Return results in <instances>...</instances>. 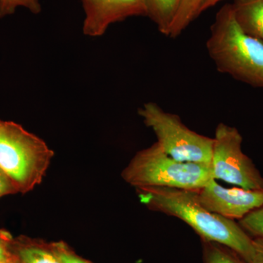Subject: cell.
Returning a JSON list of instances; mask_svg holds the SVG:
<instances>
[{
	"label": "cell",
	"mask_w": 263,
	"mask_h": 263,
	"mask_svg": "<svg viewBox=\"0 0 263 263\" xmlns=\"http://www.w3.org/2000/svg\"><path fill=\"white\" fill-rule=\"evenodd\" d=\"M19 7L27 8L33 13L41 11L39 0H0V18L13 14Z\"/></svg>",
	"instance_id": "9a60e30c"
},
{
	"label": "cell",
	"mask_w": 263,
	"mask_h": 263,
	"mask_svg": "<svg viewBox=\"0 0 263 263\" xmlns=\"http://www.w3.org/2000/svg\"><path fill=\"white\" fill-rule=\"evenodd\" d=\"M143 2L146 15L155 22L162 34L168 35L180 0H143Z\"/></svg>",
	"instance_id": "8fae6325"
},
{
	"label": "cell",
	"mask_w": 263,
	"mask_h": 263,
	"mask_svg": "<svg viewBox=\"0 0 263 263\" xmlns=\"http://www.w3.org/2000/svg\"><path fill=\"white\" fill-rule=\"evenodd\" d=\"M140 202L153 212L178 218L201 240L230 247L248 262L254 253V240L236 221L211 212L202 205L196 191L167 187L136 188Z\"/></svg>",
	"instance_id": "6da1fadb"
},
{
	"label": "cell",
	"mask_w": 263,
	"mask_h": 263,
	"mask_svg": "<svg viewBox=\"0 0 263 263\" xmlns=\"http://www.w3.org/2000/svg\"><path fill=\"white\" fill-rule=\"evenodd\" d=\"M221 1H223V0H205L203 4L202 5L201 9H200V13L209 9V8L214 7V5L218 4V3H220Z\"/></svg>",
	"instance_id": "ffe728a7"
},
{
	"label": "cell",
	"mask_w": 263,
	"mask_h": 263,
	"mask_svg": "<svg viewBox=\"0 0 263 263\" xmlns=\"http://www.w3.org/2000/svg\"><path fill=\"white\" fill-rule=\"evenodd\" d=\"M54 152L20 124L0 120V170L25 194L42 182Z\"/></svg>",
	"instance_id": "3957f363"
},
{
	"label": "cell",
	"mask_w": 263,
	"mask_h": 263,
	"mask_svg": "<svg viewBox=\"0 0 263 263\" xmlns=\"http://www.w3.org/2000/svg\"><path fill=\"white\" fill-rule=\"evenodd\" d=\"M232 7L242 29L263 42V0H235Z\"/></svg>",
	"instance_id": "30bf717a"
},
{
	"label": "cell",
	"mask_w": 263,
	"mask_h": 263,
	"mask_svg": "<svg viewBox=\"0 0 263 263\" xmlns=\"http://www.w3.org/2000/svg\"><path fill=\"white\" fill-rule=\"evenodd\" d=\"M13 239L5 230H0V260L17 261L13 252Z\"/></svg>",
	"instance_id": "e0dca14e"
},
{
	"label": "cell",
	"mask_w": 263,
	"mask_h": 263,
	"mask_svg": "<svg viewBox=\"0 0 263 263\" xmlns=\"http://www.w3.org/2000/svg\"><path fill=\"white\" fill-rule=\"evenodd\" d=\"M213 144L212 176L247 190H263V176L242 150L239 131L224 123L216 127Z\"/></svg>",
	"instance_id": "8992f818"
},
{
	"label": "cell",
	"mask_w": 263,
	"mask_h": 263,
	"mask_svg": "<svg viewBox=\"0 0 263 263\" xmlns=\"http://www.w3.org/2000/svg\"><path fill=\"white\" fill-rule=\"evenodd\" d=\"M16 193H18L15 190L14 185L8 179V176L0 170V198L6 195Z\"/></svg>",
	"instance_id": "ac0fdd59"
},
{
	"label": "cell",
	"mask_w": 263,
	"mask_h": 263,
	"mask_svg": "<svg viewBox=\"0 0 263 263\" xmlns=\"http://www.w3.org/2000/svg\"><path fill=\"white\" fill-rule=\"evenodd\" d=\"M204 1L205 0H180L179 8L167 37L176 38L181 35V33L200 14Z\"/></svg>",
	"instance_id": "7c38bea8"
},
{
	"label": "cell",
	"mask_w": 263,
	"mask_h": 263,
	"mask_svg": "<svg viewBox=\"0 0 263 263\" xmlns=\"http://www.w3.org/2000/svg\"><path fill=\"white\" fill-rule=\"evenodd\" d=\"M138 114L167 155L180 161L211 164L214 138L192 130L179 116L166 112L153 102L144 104Z\"/></svg>",
	"instance_id": "5b68a950"
},
{
	"label": "cell",
	"mask_w": 263,
	"mask_h": 263,
	"mask_svg": "<svg viewBox=\"0 0 263 263\" xmlns=\"http://www.w3.org/2000/svg\"><path fill=\"white\" fill-rule=\"evenodd\" d=\"M253 240V255L247 263H263V238H256Z\"/></svg>",
	"instance_id": "d6986e66"
},
{
	"label": "cell",
	"mask_w": 263,
	"mask_h": 263,
	"mask_svg": "<svg viewBox=\"0 0 263 263\" xmlns=\"http://www.w3.org/2000/svg\"><path fill=\"white\" fill-rule=\"evenodd\" d=\"M0 263H18V261L0 260Z\"/></svg>",
	"instance_id": "44dd1931"
},
{
	"label": "cell",
	"mask_w": 263,
	"mask_h": 263,
	"mask_svg": "<svg viewBox=\"0 0 263 263\" xmlns=\"http://www.w3.org/2000/svg\"><path fill=\"white\" fill-rule=\"evenodd\" d=\"M85 19L83 30L86 35L99 37L110 24L128 17L146 15L143 0H81Z\"/></svg>",
	"instance_id": "ba28073f"
},
{
	"label": "cell",
	"mask_w": 263,
	"mask_h": 263,
	"mask_svg": "<svg viewBox=\"0 0 263 263\" xmlns=\"http://www.w3.org/2000/svg\"><path fill=\"white\" fill-rule=\"evenodd\" d=\"M238 222L252 238H263V205L249 213Z\"/></svg>",
	"instance_id": "5bb4252c"
},
{
	"label": "cell",
	"mask_w": 263,
	"mask_h": 263,
	"mask_svg": "<svg viewBox=\"0 0 263 263\" xmlns=\"http://www.w3.org/2000/svg\"><path fill=\"white\" fill-rule=\"evenodd\" d=\"M51 246L61 263H92L78 255L65 242H52Z\"/></svg>",
	"instance_id": "2e32d148"
},
{
	"label": "cell",
	"mask_w": 263,
	"mask_h": 263,
	"mask_svg": "<svg viewBox=\"0 0 263 263\" xmlns=\"http://www.w3.org/2000/svg\"><path fill=\"white\" fill-rule=\"evenodd\" d=\"M196 192L205 209L230 220L238 221L263 205V190L226 188L213 178Z\"/></svg>",
	"instance_id": "52a82bcc"
},
{
	"label": "cell",
	"mask_w": 263,
	"mask_h": 263,
	"mask_svg": "<svg viewBox=\"0 0 263 263\" xmlns=\"http://www.w3.org/2000/svg\"><path fill=\"white\" fill-rule=\"evenodd\" d=\"M13 252L18 263H61L51 243L21 236L13 240Z\"/></svg>",
	"instance_id": "9c48e42d"
},
{
	"label": "cell",
	"mask_w": 263,
	"mask_h": 263,
	"mask_svg": "<svg viewBox=\"0 0 263 263\" xmlns=\"http://www.w3.org/2000/svg\"><path fill=\"white\" fill-rule=\"evenodd\" d=\"M216 70L255 88H263V42L240 27L232 5L216 15L206 42Z\"/></svg>",
	"instance_id": "7a4b0ae2"
},
{
	"label": "cell",
	"mask_w": 263,
	"mask_h": 263,
	"mask_svg": "<svg viewBox=\"0 0 263 263\" xmlns=\"http://www.w3.org/2000/svg\"><path fill=\"white\" fill-rule=\"evenodd\" d=\"M204 263H247L230 247L217 242L201 240Z\"/></svg>",
	"instance_id": "4fadbf2b"
},
{
	"label": "cell",
	"mask_w": 263,
	"mask_h": 263,
	"mask_svg": "<svg viewBox=\"0 0 263 263\" xmlns=\"http://www.w3.org/2000/svg\"><path fill=\"white\" fill-rule=\"evenodd\" d=\"M122 177L135 189L167 187L197 191L212 179L210 164L176 160L157 143L137 152Z\"/></svg>",
	"instance_id": "277c9868"
}]
</instances>
